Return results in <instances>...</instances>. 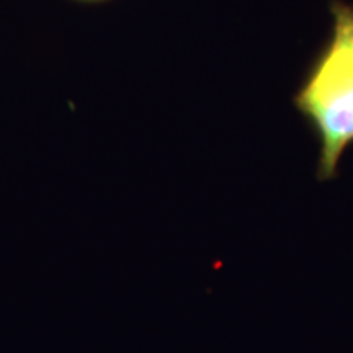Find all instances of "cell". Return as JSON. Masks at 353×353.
Wrapping results in <instances>:
<instances>
[{
	"label": "cell",
	"mask_w": 353,
	"mask_h": 353,
	"mask_svg": "<svg viewBox=\"0 0 353 353\" xmlns=\"http://www.w3.org/2000/svg\"><path fill=\"white\" fill-rule=\"evenodd\" d=\"M332 32L317 51L293 95L294 108L319 141L317 179L339 174V162L353 144V3L330 2Z\"/></svg>",
	"instance_id": "1"
}]
</instances>
